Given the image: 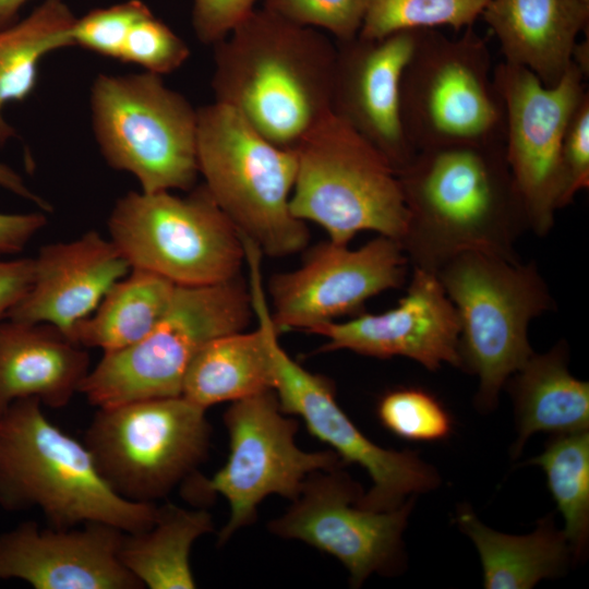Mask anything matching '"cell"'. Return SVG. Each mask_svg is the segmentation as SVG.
I'll use <instances>...</instances> for the list:
<instances>
[{
	"label": "cell",
	"instance_id": "1",
	"mask_svg": "<svg viewBox=\"0 0 589 589\" xmlns=\"http://www.w3.org/2000/svg\"><path fill=\"white\" fill-rule=\"evenodd\" d=\"M396 173L407 209L399 243L412 268L436 274L468 251L518 260L529 225L504 143L418 151Z\"/></svg>",
	"mask_w": 589,
	"mask_h": 589
},
{
	"label": "cell",
	"instance_id": "2",
	"mask_svg": "<svg viewBox=\"0 0 589 589\" xmlns=\"http://www.w3.org/2000/svg\"><path fill=\"white\" fill-rule=\"evenodd\" d=\"M213 47L215 101L273 144L294 149L332 112L336 44L316 28L255 9Z\"/></svg>",
	"mask_w": 589,
	"mask_h": 589
},
{
	"label": "cell",
	"instance_id": "3",
	"mask_svg": "<svg viewBox=\"0 0 589 589\" xmlns=\"http://www.w3.org/2000/svg\"><path fill=\"white\" fill-rule=\"evenodd\" d=\"M36 398L13 401L0 416V507L37 508L52 528L103 522L125 533L148 529L156 503L120 496L92 454L53 424Z\"/></svg>",
	"mask_w": 589,
	"mask_h": 589
},
{
	"label": "cell",
	"instance_id": "4",
	"mask_svg": "<svg viewBox=\"0 0 589 589\" xmlns=\"http://www.w3.org/2000/svg\"><path fill=\"white\" fill-rule=\"evenodd\" d=\"M196 161L216 204L263 254L283 257L308 245L306 223L290 209L294 149L273 144L233 108L214 101L197 109Z\"/></svg>",
	"mask_w": 589,
	"mask_h": 589
},
{
	"label": "cell",
	"instance_id": "5",
	"mask_svg": "<svg viewBox=\"0 0 589 589\" xmlns=\"http://www.w3.org/2000/svg\"><path fill=\"white\" fill-rule=\"evenodd\" d=\"M435 275L458 314L460 368L478 377L476 401L490 410L533 353L528 327L554 309L550 288L533 261L481 251L454 256Z\"/></svg>",
	"mask_w": 589,
	"mask_h": 589
},
{
	"label": "cell",
	"instance_id": "6",
	"mask_svg": "<svg viewBox=\"0 0 589 589\" xmlns=\"http://www.w3.org/2000/svg\"><path fill=\"white\" fill-rule=\"evenodd\" d=\"M485 38L418 29L400 81V117L416 152L504 143L506 113Z\"/></svg>",
	"mask_w": 589,
	"mask_h": 589
},
{
	"label": "cell",
	"instance_id": "7",
	"mask_svg": "<svg viewBox=\"0 0 589 589\" xmlns=\"http://www.w3.org/2000/svg\"><path fill=\"white\" fill-rule=\"evenodd\" d=\"M294 151V217L318 225L339 244H349L361 231L401 239L407 209L397 173L350 124L330 112Z\"/></svg>",
	"mask_w": 589,
	"mask_h": 589
},
{
	"label": "cell",
	"instance_id": "8",
	"mask_svg": "<svg viewBox=\"0 0 589 589\" xmlns=\"http://www.w3.org/2000/svg\"><path fill=\"white\" fill-rule=\"evenodd\" d=\"M254 315L240 275L208 286H176L157 324L141 340L104 353L80 393L97 408L180 396L187 370L212 339L244 330Z\"/></svg>",
	"mask_w": 589,
	"mask_h": 589
},
{
	"label": "cell",
	"instance_id": "9",
	"mask_svg": "<svg viewBox=\"0 0 589 589\" xmlns=\"http://www.w3.org/2000/svg\"><path fill=\"white\" fill-rule=\"evenodd\" d=\"M93 131L106 161L143 192L194 188L197 109L160 75L99 74L92 85Z\"/></svg>",
	"mask_w": 589,
	"mask_h": 589
},
{
	"label": "cell",
	"instance_id": "10",
	"mask_svg": "<svg viewBox=\"0 0 589 589\" xmlns=\"http://www.w3.org/2000/svg\"><path fill=\"white\" fill-rule=\"evenodd\" d=\"M108 230L131 268L176 286H208L239 276L242 237L204 184L185 196L129 192L113 206Z\"/></svg>",
	"mask_w": 589,
	"mask_h": 589
},
{
	"label": "cell",
	"instance_id": "11",
	"mask_svg": "<svg viewBox=\"0 0 589 589\" xmlns=\"http://www.w3.org/2000/svg\"><path fill=\"white\" fill-rule=\"evenodd\" d=\"M205 412L182 395L98 408L84 444L115 492L155 503L206 458L212 430Z\"/></svg>",
	"mask_w": 589,
	"mask_h": 589
},
{
	"label": "cell",
	"instance_id": "12",
	"mask_svg": "<svg viewBox=\"0 0 589 589\" xmlns=\"http://www.w3.org/2000/svg\"><path fill=\"white\" fill-rule=\"evenodd\" d=\"M285 414L274 390L233 401L224 414L230 449L226 464L212 478L194 472L183 481L188 500L205 502L217 494L227 498L230 517L219 543L251 524L268 495L293 501L311 473L344 465L334 450L300 449L294 441L298 422Z\"/></svg>",
	"mask_w": 589,
	"mask_h": 589
},
{
	"label": "cell",
	"instance_id": "13",
	"mask_svg": "<svg viewBox=\"0 0 589 589\" xmlns=\"http://www.w3.org/2000/svg\"><path fill=\"white\" fill-rule=\"evenodd\" d=\"M493 74L505 106L506 160L529 230L543 237L563 208L561 147L567 123L588 93L587 76L573 62L553 86L543 85L528 69L504 61L494 67Z\"/></svg>",
	"mask_w": 589,
	"mask_h": 589
},
{
	"label": "cell",
	"instance_id": "14",
	"mask_svg": "<svg viewBox=\"0 0 589 589\" xmlns=\"http://www.w3.org/2000/svg\"><path fill=\"white\" fill-rule=\"evenodd\" d=\"M358 484L340 468L320 470L304 481L291 507L271 521L269 530L326 552L348 569L350 585L360 587L373 573H389L402 558L401 536L412 508L371 510L358 505Z\"/></svg>",
	"mask_w": 589,
	"mask_h": 589
},
{
	"label": "cell",
	"instance_id": "15",
	"mask_svg": "<svg viewBox=\"0 0 589 589\" xmlns=\"http://www.w3.org/2000/svg\"><path fill=\"white\" fill-rule=\"evenodd\" d=\"M409 261L398 240L377 235L358 249L330 240L314 245L293 271L268 284L271 316L278 333H313L357 313L372 297L404 285Z\"/></svg>",
	"mask_w": 589,
	"mask_h": 589
},
{
	"label": "cell",
	"instance_id": "16",
	"mask_svg": "<svg viewBox=\"0 0 589 589\" xmlns=\"http://www.w3.org/2000/svg\"><path fill=\"white\" fill-rule=\"evenodd\" d=\"M278 332L271 335L273 390L285 413L303 419L309 432L332 446L344 464H357L370 476L372 486L358 505L371 510L399 507L405 498L428 492L440 482L436 470L412 452L383 448L352 423L335 399L326 377L299 365L281 348Z\"/></svg>",
	"mask_w": 589,
	"mask_h": 589
},
{
	"label": "cell",
	"instance_id": "17",
	"mask_svg": "<svg viewBox=\"0 0 589 589\" xmlns=\"http://www.w3.org/2000/svg\"><path fill=\"white\" fill-rule=\"evenodd\" d=\"M459 318L435 274L412 268L406 294L383 313H363L329 322L313 334L325 337L322 351L350 350L374 357H405L435 371L448 363L460 368Z\"/></svg>",
	"mask_w": 589,
	"mask_h": 589
},
{
	"label": "cell",
	"instance_id": "18",
	"mask_svg": "<svg viewBox=\"0 0 589 589\" xmlns=\"http://www.w3.org/2000/svg\"><path fill=\"white\" fill-rule=\"evenodd\" d=\"M418 29L336 41L332 112L375 146L397 172L414 156L400 117V81Z\"/></svg>",
	"mask_w": 589,
	"mask_h": 589
},
{
	"label": "cell",
	"instance_id": "19",
	"mask_svg": "<svg viewBox=\"0 0 589 589\" xmlns=\"http://www.w3.org/2000/svg\"><path fill=\"white\" fill-rule=\"evenodd\" d=\"M125 532L103 522L41 528L28 520L0 533V581L20 579L35 589H141L124 567Z\"/></svg>",
	"mask_w": 589,
	"mask_h": 589
},
{
	"label": "cell",
	"instance_id": "20",
	"mask_svg": "<svg viewBox=\"0 0 589 589\" xmlns=\"http://www.w3.org/2000/svg\"><path fill=\"white\" fill-rule=\"evenodd\" d=\"M131 271L110 239L91 230L68 242L44 245L34 257V277L5 318L55 326L70 340L109 289Z\"/></svg>",
	"mask_w": 589,
	"mask_h": 589
},
{
	"label": "cell",
	"instance_id": "21",
	"mask_svg": "<svg viewBox=\"0 0 589 589\" xmlns=\"http://www.w3.org/2000/svg\"><path fill=\"white\" fill-rule=\"evenodd\" d=\"M250 296L257 328L233 332L208 341L194 357L181 395L204 409L273 390L271 335L276 328L262 277V251L243 238Z\"/></svg>",
	"mask_w": 589,
	"mask_h": 589
},
{
	"label": "cell",
	"instance_id": "22",
	"mask_svg": "<svg viewBox=\"0 0 589 589\" xmlns=\"http://www.w3.org/2000/svg\"><path fill=\"white\" fill-rule=\"evenodd\" d=\"M86 348L46 323L0 322V416L15 400L67 406L89 372Z\"/></svg>",
	"mask_w": 589,
	"mask_h": 589
},
{
	"label": "cell",
	"instance_id": "23",
	"mask_svg": "<svg viewBox=\"0 0 589 589\" xmlns=\"http://www.w3.org/2000/svg\"><path fill=\"white\" fill-rule=\"evenodd\" d=\"M496 36L504 62L555 85L568 70L578 36L588 29L584 0H492L481 14Z\"/></svg>",
	"mask_w": 589,
	"mask_h": 589
},
{
	"label": "cell",
	"instance_id": "24",
	"mask_svg": "<svg viewBox=\"0 0 589 589\" xmlns=\"http://www.w3.org/2000/svg\"><path fill=\"white\" fill-rule=\"evenodd\" d=\"M506 383L518 431L514 456L537 432L565 434L588 430L589 384L569 372L565 340L544 353L533 352Z\"/></svg>",
	"mask_w": 589,
	"mask_h": 589
},
{
	"label": "cell",
	"instance_id": "25",
	"mask_svg": "<svg viewBox=\"0 0 589 589\" xmlns=\"http://www.w3.org/2000/svg\"><path fill=\"white\" fill-rule=\"evenodd\" d=\"M457 522L472 540L483 568L486 589H529L541 579L558 576L572 553L552 516L529 534L513 536L482 524L468 507H460Z\"/></svg>",
	"mask_w": 589,
	"mask_h": 589
},
{
	"label": "cell",
	"instance_id": "26",
	"mask_svg": "<svg viewBox=\"0 0 589 589\" xmlns=\"http://www.w3.org/2000/svg\"><path fill=\"white\" fill-rule=\"evenodd\" d=\"M213 530L211 514L175 504L158 506L154 524L137 533H125L120 560L149 589H192L196 582L190 553L196 539Z\"/></svg>",
	"mask_w": 589,
	"mask_h": 589
},
{
	"label": "cell",
	"instance_id": "27",
	"mask_svg": "<svg viewBox=\"0 0 589 589\" xmlns=\"http://www.w3.org/2000/svg\"><path fill=\"white\" fill-rule=\"evenodd\" d=\"M176 285L152 272L131 268L105 294L96 310L73 328L84 348L111 353L145 337L166 312Z\"/></svg>",
	"mask_w": 589,
	"mask_h": 589
},
{
	"label": "cell",
	"instance_id": "28",
	"mask_svg": "<svg viewBox=\"0 0 589 589\" xmlns=\"http://www.w3.org/2000/svg\"><path fill=\"white\" fill-rule=\"evenodd\" d=\"M75 21L65 2L46 0L23 20L0 28V143L14 135L3 119V107L29 96L46 55L74 46Z\"/></svg>",
	"mask_w": 589,
	"mask_h": 589
},
{
	"label": "cell",
	"instance_id": "29",
	"mask_svg": "<svg viewBox=\"0 0 589 589\" xmlns=\"http://www.w3.org/2000/svg\"><path fill=\"white\" fill-rule=\"evenodd\" d=\"M540 466L564 518L563 533L575 557L584 555L589 534V433L557 434L541 455Z\"/></svg>",
	"mask_w": 589,
	"mask_h": 589
},
{
	"label": "cell",
	"instance_id": "30",
	"mask_svg": "<svg viewBox=\"0 0 589 589\" xmlns=\"http://www.w3.org/2000/svg\"><path fill=\"white\" fill-rule=\"evenodd\" d=\"M492 0H366L359 36L382 38L400 31L473 25Z\"/></svg>",
	"mask_w": 589,
	"mask_h": 589
},
{
	"label": "cell",
	"instance_id": "31",
	"mask_svg": "<svg viewBox=\"0 0 589 589\" xmlns=\"http://www.w3.org/2000/svg\"><path fill=\"white\" fill-rule=\"evenodd\" d=\"M382 424L393 434L409 441H438L453 429L452 419L441 402L420 388H399L378 402Z\"/></svg>",
	"mask_w": 589,
	"mask_h": 589
},
{
	"label": "cell",
	"instance_id": "32",
	"mask_svg": "<svg viewBox=\"0 0 589 589\" xmlns=\"http://www.w3.org/2000/svg\"><path fill=\"white\" fill-rule=\"evenodd\" d=\"M151 13L149 8L141 0H128L92 10L84 16L76 17L72 28L73 44L120 60L129 33L140 20Z\"/></svg>",
	"mask_w": 589,
	"mask_h": 589
},
{
	"label": "cell",
	"instance_id": "33",
	"mask_svg": "<svg viewBox=\"0 0 589 589\" xmlns=\"http://www.w3.org/2000/svg\"><path fill=\"white\" fill-rule=\"evenodd\" d=\"M263 8L300 26L322 28L336 41L358 36L366 0H264Z\"/></svg>",
	"mask_w": 589,
	"mask_h": 589
},
{
	"label": "cell",
	"instance_id": "34",
	"mask_svg": "<svg viewBox=\"0 0 589 589\" xmlns=\"http://www.w3.org/2000/svg\"><path fill=\"white\" fill-rule=\"evenodd\" d=\"M189 57L185 41L151 13L129 33L120 60L161 76L179 69Z\"/></svg>",
	"mask_w": 589,
	"mask_h": 589
},
{
	"label": "cell",
	"instance_id": "35",
	"mask_svg": "<svg viewBox=\"0 0 589 589\" xmlns=\"http://www.w3.org/2000/svg\"><path fill=\"white\" fill-rule=\"evenodd\" d=\"M563 207L589 187V93L573 112L562 142Z\"/></svg>",
	"mask_w": 589,
	"mask_h": 589
},
{
	"label": "cell",
	"instance_id": "36",
	"mask_svg": "<svg viewBox=\"0 0 589 589\" xmlns=\"http://www.w3.org/2000/svg\"><path fill=\"white\" fill-rule=\"evenodd\" d=\"M257 0H194L192 26L197 39L212 45L226 38L254 10Z\"/></svg>",
	"mask_w": 589,
	"mask_h": 589
},
{
	"label": "cell",
	"instance_id": "37",
	"mask_svg": "<svg viewBox=\"0 0 589 589\" xmlns=\"http://www.w3.org/2000/svg\"><path fill=\"white\" fill-rule=\"evenodd\" d=\"M34 257L0 261V322L29 289Z\"/></svg>",
	"mask_w": 589,
	"mask_h": 589
},
{
	"label": "cell",
	"instance_id": "38",
	"mask_svg": "<svg viewBox=\"0 0 589 589\" xmlns=\"http://www.w3.org/2000/svg\"><path fill=\"white\" fill-rule=\"evenodd\" d=\"M46 224L47 217L40 212L0 213V253L14 254L23 251Z\"/></svg>",
	"mask_w": 589,
	"mask_h": 589
},
{
	"label": "cell",
	"instance_id": "39",
	"mask_svg": "<svg viewBox=\"0 0 589 589\" xmlns=\"http://www.w3.org/2000/svg\"><path fill=\"white\" fill-rule=\"evenodd\" d=\"M0 187L10 192L28 200L41 209L51 211V206L47 201L35 194L23 181L22 177L9 166L0 163Z\"/></svg>",
	"mask_w": 589,
	"mask_h": 589
},
{
	"label": "cell",
	"instance_id": "40",
	"mask_svg": "<svg viewBox=\"0 0 589 589\" xmlns=\"http://www.w3.org/2000/svg\"><path fill=\"white\" fill-rule=\"evenodd\" d=\"M28 0H0V28H3L17 19L20 9Z\"/></svg>",
	"mask_w": 589,
	"mask_h": 589
},
{
	"label": "cell",
	"instance_id": "41",
	"mask_svg": "<svg viewBox=\"0 0 589 589\" xmlns=\"http://www.w3.org/2000/svg\"><path fill=\"white\" fill-rule=\"evenodd\" d=\"M584 1L589 2V0H584Z\"/></svg>",
	"mask_w": 589,
	"mask_h": 589
}]
</instances>
